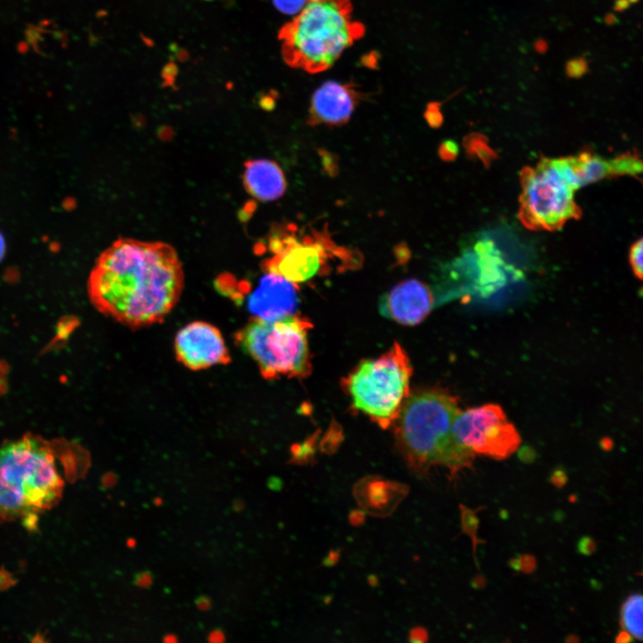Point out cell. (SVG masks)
Returning a JSON list of instances; mask_svg holds the SVG:
<instances>
[{"label": "cell", "mask_w": 643, "mask_h": 643, "mask_svg": "<svg viewBox=\"0 0 643 643\" xmlns=\"http://www.w3.org/2000/svg\"><path fill=\"white\" fill-rule=\"evenodd\" d=\"M623 629L632 638L642 641L643 636V598L642 594H632L623 604Z\"/></svg>", "instance_id": "cell-18"}, {"label": "cell", "mask_w": 643, "mask_h": 643, "mask_svg": "<svg viewBox=\"0 0 643 643\" xmlns=\"http://www.w3.org/2000/svg\"><path fill=\"white\" fill-rule=\"evenodd\" d=\"M510 566L514 568V570L524 571L529 573L532 571L534 567H536V561H534L533 558L524 556L521 558H514L513 560V563H510Z\"/></svg>", "instance_id": "cell-24"}, {"label": "cell", "mask_w": 643, "mask_h": 643, "mask_svg": "<svg viewBox=\"0 0 643 643\" xmlns=\"http://www.w3.org/2000/svg\"><path fill=\"white\" fill-rule=\"evenodd\" d=\"M175 352L177 360L191 371L226 365L232 361L221 331L204 321L191 322L178 331Z\"/></svg>", "instance_id": "cell-10"}, {"label": "cell", "mask_w": 643, "mask_h": 643, "mask_svg": "<svg viewBox=\"0 0 643 643\" xmlns=\"http://www.w3.org/2000/svg\"><path fill=\"white\" fill-rule=\"evenodd\" d=\"M562 168L574 191L603 179L618 176L636 177L642 172V162L634 152H626L614 158L606 159L591 151L560 158Z\"/></svg>", "instance_id": "cell-11"}, {"label": "cell", "mask_w": 643, "mask_h": 643, "mask_svg": "<svg viewBox=\"0 0 643 643\" xmlns=\"http://www.w3.org/2000/svg\"><path fill=\"white\" fill-rule=\"evenodd\" d=\"M88 294L100 313L130 328L161 323L182 296L184 271L167 243L117 240L98 259Z\"/></svg>", "instance_id": "cell-1"}, {"label": "cell", "mask_w": 643, "mask_h": 643, "mask_svg": "<svg viewBox=\"0 0 643 643\" xmlns=\"http://www.w3.org/2000/svg\"><path fill=\"white\" fill-rule=\"evenodd\" d=\"M632 636L630 635H629L627 632H625V631L621 632L620 634L618 635V638H617L618 642H632Z\"/></svg>", "instance_id": "cell-39"}, {"label": "cell", "mask_w": 643, "mask_h": 643, "mask_svg": "<svg viewBox=\"0 0 643 643\" xmlns=\"http://www.w3.org/2000/svg\"><path fill=\"white\" fill-rule=\"evenodd\" d=\"M472 256L476 265L477 285L483 293H492L506 283L505 269L502 252L489 239L479 240L473 248Z\"/></svg>", "instance_id": "cell-17"}, {"label": "cell", "mask_w": 643, "mask_h": 643, "mask_svg": "<svg viewBox=\"0 0 643 643\" xmlns=\"http://www.w3.org/2000/svg\"><path fill=\"white\" fill-rule=\"evenodd\" d=\"M178 69L174 63H169L167 66H165L163 71V78L165 82L172 83V80L175 79V76H177Z\"/></svg>", "instance_id": "cell-32"}, {"label": "cell", "mask_w": 643, "mask_h": 643, "mask_svg": "<svg viewBox=\"0 0 643 643\" xmlns=\"http://www.w3.org/2000/svg\"><path fill=\"white\" fill-rule=\"evenodd\" d=\"M365 33L363 23L353 18L351 0H307L281 29L279 40L288 66L317 74L334 66Z\"/></svg>", "instance_id": "cell-4"}, {"label": "cell", "mask_w": 643, "mask_h": 643, "mask_svg": "<svg viewBox=\"0 0 643 643\" xmlns=\"http://www.w3.org/2000/svg\"><path fill=\"white\" fill-rule=\"evenodd\" d=\"M462 510H463L462 519H463L464 530H466V532H468V533L469 532L470 533H472V536H473L472 531L473 530L476 531V527H477L476 517L475 514H471V511L468 510V509H466V507H465V509H464V507H462Z\"/></svg>", "instance_id": "cell-28"}, {"label": "cell", "mask_w": 643, "mask_h": 643, "mask_svg": "<svg viewBox=\"0 0 643 643\" xmlns=\"http://www.w3.org/2000/svg\"><path fill=\"white\" fill-rule=\"evenodd\" d=\"M195 605L199 610L206 612L211 610L213 603L211 598L202 595L196 598Z\"/></svg>", "instance_id": "cell-33"}, {"label": "cell", "mask_w": 643, "mask_h": 643, "mask_svg": "<svg viewBox=\"0 0 643 643\" xmlns=\"http://www.w3.org/2000/svg\"><path fill=\"white\" fill-rule=\"evenodd\" d=\"M431 288L416 279L397 284L381 297L382 316L404 326H416L424 321L436 306Z\"/></svg>", "instance_id": "cell-12"}, {"label": "cell", "mask_w": 643, "mask_h": 643, "mask_svg": "<svg viewBox=\"0 0 643 643\" xmlns=\"http://www.w3.org/2000/svg\"><path fill=\"white\" fill-rule=\"evenodd\" d=\"M439 107L438 103H433L426 112L425 117L432 127H439L442 124L443 118Z\"/></svg>", "instance_id": "cell-25"}, {"label": "cell", "mask_w": 643, "mask_h": 643, "mask_svg": "<svg viewBox=\"0 0 643 643\" xmlns=\"http://www.w3.org/2000/svg\"><path fill=\"white\" fill-rule=\"evenodd\" d=\"M6 252V242L4 238L1 233H0V261H1L3 257L5 256Z\"/></svg>", "instance_id": "cell-43"}, {"label": "cell", "mask_w": 643, "mask_h": 643, "mask_svg": "<svg viewBox=\"0 0 643 643\" xmlns=\"http://www.w3.org/2000/svg\"><path fill=\"white\" fill-rule=\"evenodd\" d=\"M163 502H164L163 500H162L161 497H155V499L154 500L155 506H157V507H160V506L163 505Z\"/></svg>", "instance_id": "cell-45"}, {"label": "cell", "mask_w": 643, "mask_h": 643, "mask_svg": "<svg viewBox=\"0 0 643 643\" xmlns=\"http://www.w3.org/2000/svg\"><path fill=\"white\" fill-rule=\"evenodd\" d=\"M631 3L628 0H615L614 10L615 12H624L630 8Z\"/></svg>", "instance_id": "cell-36"}, {"label": "cell", "mask_w": 643, "mask_h": 643, "mask_svg": "<svg viewBox=\"0 0 643 643\" xmlns=\"http://www.w3.org/2000/svg\"><path fill=\"white\" fill-rule=\"evenodd\" d=\"M341 556L340 550H331L324 561V566L331 567L336 564Z\"/></svg>", "instance_id": "cell-35"}, {"label": "cell", "mask_w": 643, "mask_h": 643, "mask_svg": "<svg viewBox=\"0 0 643 643\" xmlns=\"http://www.w3.org/2000/svg\"><path fill=\"white\" fill-rule=\"evenodd\" d=\"M534 49H536V52L544 54L549 49V45H548L546 40H538L537 42L534 43Z\"/></svg>", "instance_id": "cell-37"}, {"label": "cell", "mask_w": 643, "mask_h": 643, "mask_svg": "<svg viewBox=\"0 0 643 643\" xmlns=\"http://www.w3.org/2000/svg\"><path fill=\"white\" fill-rule=\"evenodd\" d=\"M310 328L309 321L294 314L275 320L254 317L237 331L235 343L267 380L301 377L310 372Z\"/></svg>", "instance_id": "cell-5"}, {"label": "cell", "mask_w": 643, "mask_h": 643, "mask_svg": "<svg viewBox=\"0 0 643 643\" xmlns=\"http://www.w3.org/2000/svg\"><path fill=\"white\" fill-rule=\"evenodd\" d=\"M206 1H212V0H206Z\"/></svg>", "instance_id": "cell-47"}, {"label": "cell", "mask_w": 643, "mask_h": 643, "mask_svg": "<svg viewBox=\"0 0 643 643\" xmlns=\"http://www.w3.org/2000/svg\"><path fill=\"white\" fill-rule=\"evenodd\" d=\"M297 284L276 273L266 272L249 300L255 318L275 320L293 316L300 303Z\"/></svg>", "instance_id": "cell-14"}, {"label": "cell", "mask_w": 643, "mask_h": 643, "mask_svg": "<svg viewBox=\"0 0 643 643\" xmlns=\"http://www.w3.org/2000/svg\"><path fill=\"white\" fill-rule=\"evenodd\" d=\"M178 641L179 639L177 637V635H175L174 634L165 635L163 637V642L165 643H176L178 642Z\"/></svg>", "instance_id": "cell-42"}, {"label": "cell", "mask_w": 643, "mask_h": 643, "mask_svg": "<svg viewBox=\"0 0 643 643\" xmlns=\"http://www.w3.org/2000/svg\"><path fill=\"white\" fill-rule=\"evenodd\" d=\"M643 240L639 239L631 247L629 253V261L635 275L639 280L642 279L643 273Z\"/></svg>", "instance_id": "cell-20"}, {"label": "cell", "mask_w": 643, "mask_h": 643, "mask_svg": "<svg viewBox=\"0 0 643 643\" xmlns=\"http://www.w3.org/2000/svg\"><path fill=\"white\" fill-rule=\"evenodd\" d=\"M408 487L378 476L365 477L354 489L357 502L374 516H388L407 495Z\"/></svg>", "instance_id": "cell-16"}, {"label": "cell", "mask_w": 643, "mask_h": 643, "mask_svg": "<svg viewBox=\"0 0 643 643\" xmlns=\"http://www.w3.org/2000/svg\"><path fill=\"white\" fill-rule=\"evenodd\" d=\"M519 218L527 229L558 231L570 220H578L582 209L574 201V189L565 175L560 158H543L536 167L520 175Z\"/></svg>", "instance_id": "cell-7"}, {"label": "cell", "mask_w": 643, "mask_h": 643, "mask_svg": "<svg viewBox=\"0 0 643 643\" xmlns=\"http://www.w3.org/2000/svg\"><path fill=\"white\" fill-rule=\"evenodd\" d=\"M273 256L266 259L265 270L295 284L307 282L324 272L335 257L347 261L348 250L334 244L329 235L314 231L299 238L283 233L271 240Z\"/></svg>", "instance_id": "cell-8"}, {"label": "cell", "mask_w": 643, "mask_h": 643, "mask_svg": "<svg viewBox=\"0 0 643 643\" xmlns=\"http://www.w3.org/2000/svg\"><path fill=\"white\" fill-rule=\"evenodd\" d=\"M604 21L608 25H617L619 20L613 13H608V15L605 16Z\"/></svg>", "instance_id": "cell-40"}, {"label": "cell", "mask_w": 643, "mask_h": 643, "mask_svg": "<svg viewBox=\"0 0 643 643\" xmlns=\"http://www.w3.org/2000/svg\"><path fill=\"white\" fill-rule=\"evenodd\" d=\"M464 147L472 158L479 159L488 167L497 158L496 152L490 147L488 140L480 134H470L464 138Z\"/></svg>", "instance_id": "cell-19"}, {"label": "cell", "mask_w": 643, "mask_h": 643, "mask_svg": "<svg viewBox=\"0 0 643 643\" xmlns=\"http://www.w3.org/2000/svg\"><path fill=\"white\" fill-rule=\"evenodd\" d=\"M459 153V145L452 140L443 141L439 148V155L443 160L450 162L454 160Z\"/></svg>", "instance_id": "cell-23"}, {"label": "cell", "mask_w": 643, "mask_h": 643, "mask_svg": "<svg viewBox=\"0 0 643 643\" xmlns=\"http://www.w3.org/2000/svg\"><path fill=\"white\" fill-rule=\"evenodd\" d=\"M267 485H269V487L271 490H279L281 488H282L283 483L282 480L278 478H271L269 479V483H267Z\"/></svg>", "instance_id": "cell-38"}, {"label": "cell", "mask_w": 643, "mask_h": 643, "mask_svg": "<svg viewBox=\"0 0 643 643\" xmlns=\"http://www.w3.org/2000/svg\"><path fill=\"white\" fill-rule=\"evenodd\" d=\"M577 549L579 553L584 555V556H590L596 550V543L591 537L585 536L579 541Z\"/></svg>", "instance_id": "cell-26"}, {"label": "cell", "mask_w": 643, "mask_h": 643, "mask_svg": "<svg viewBox=\"0 0 643 643\" xmlns=\"http://www.w3.org/2000/svg\"><path fill=\"white\" fill-rule=\"evenodd\" d=\"M363 99V94L352 83H324L314 91L311 99L307 123L312 126H341L350 120Z\"/></svg>", "instance_id": "cell-13"}, {"label": "cell", "mask_w": 643, "mask_h": 643, "mask_svg": "<svg viewBox=\"0 0 643 643\" xmlns=\"http://www.w3.org/2000/svg\"><path fill=\"white\" fill-rule=\"evenodd\" d=\"M307 0H273V5L281 13L296 16L302 9Z\"/></svg>", "instance_id": "cell-21"}, {"label": "cell", "mask_w": 643, "mask_h": 643, "mask_svg": "<svg viewBox=\"0 0 643 643\" xmlns=\"http://www.w3.org/2000/svg\"><path fill=\"white\" fill-rule=\"evenodd\" d=\"M127 545H128V547H130V548H131V549H133V548H135L137 546V541L135 539H133V538H131V539L128 540Z\"/></svg>", "instance_id": "cell-44"}, {"label": "cell", "mask_w": 643, "mask_h": 643, "mask_svg": "<svg viewBox=\"0 0 643 643\" xmlns=\"http://www.w3.org/2000/svg\"><path fill=\"white\" fill-rule=\"evenodd\" d=\"M412 367L401 345L381 357L362 362L347 379L354 407L382 429L397 420L411 389Z\"/></svg>", "instance_id": "cell-6"}, {"label": "cell", "mask_w": 643, "mask_h": 643, "mask_svg": "<svg viewBox=\"0 0 643 643\" xmlns=\"http://www.w3.org/2000/svg\"><path fill=\"white\" fill-rule=\"evenodd\" d=\"M460 443L476 454L505 459L519 448L522 440L500 406L485 404L461 411L453 424Z\"/></svg>", "instance_id": "cell-9"}, {"label": "cell", "mask_w": 643, "mask_h": 643, "mask_svg": "<svg viewBox=\"0 0 643 643\" xmlns=\"http://www.w3.org/2000/svg\"><path fill=\"white\" fill-rule=\"evenodd\" d=\"M628 1L630 2L631 4H636V3H638L639 0H628Z\"/></svg>", "instance_id": "cell-46"}, {"label": "cell", "mask_w": 643, "mask_h": 643, "mask_svg": "<svg viewBox=\"0 0 643 643\" xmlns=\"http://www.w3.org/2000/svg\"><path fill=\"white\" fill-rule=\"evenodd\" d=\"M61 458L57 443L32 433L0 446V522L20 521L35 529L40 516L62 497Z\"/></svg>", "instance_id": "cell-2"}, {"label": "cell", "mask_w": 643, "mask_h": 643, "mask_svg": "<svg viewBox=\"0 0 643 643\" xmlns=\"http://www.w3.org/2000/svg\"><path fill=\"white\" fill-rule=\"evenodd\" d=\"M459 401L442 390L409 395L396 423V439L409 466L416 472L441 465L452 475L472 465L475 453L453 433L461 412Z\"/></svg>", "instance_id": "cell-3"}, {"label": "cell", "mask_w": 643, "mask_h": 643, "mask_svg": "<svg viewBox=\"0 0 643 643\" xmlns=\"http://www.w3.org/2000/svg\"><path fill=\"white\" fill-rule=\"evenodd\" d=\"M208 641L211 643H223L226 641V636L221 629H215L209 632Z\"/></svg>", "instance_id": "cell-34"}, {"label": "cell", "mask_w": 643, "mask_h": 643, "mask_svg": "<svg viewBox=\"0 0 643 643\" xmlns=\"http://www.w3.org/2000/svg\"><path fill=\"white\" fill-rule=\"evenodd\" d=\"M550 482L556 487H563L566 485L567 482V473L562 469L555 470L553 476L550 477Z\"/></svg>", "instance_id": "cell-30"}, {"label": "cell", "mask_w": 643, "mask_h": 643, "mask_svg": "<svg viewBox=\"0 0 643 643\" xmlns=\"http://www.w3.org/2000/svg\"><path fill=\"white\" fill-rule=\"evenodd\" d=\"M350 524L353 526H361L365 521V513L360 509L352 510L348 516Z\"/></svg>", "instance_id": "cell-31"}, {"label": "cell", "mask_w": 643, "mask_h": 643, "mask_svg": "<svg viewBox=\"0 0 643 643\" xmlns=\"http://www.w3.org/2000/svg\"><path fill=\"white\" fill-rule=\"evenodd\" d=\"M589 70L587 61L584 59H574L568 61L566 66L567 76L572 79H579L587 73Z\"/></svg>", "instance_id": "cell-22"}, {"label": "cell", "mask_w": 643, "mask_h": 643, "mask_svg": "<svg viewBox=\"0 0 643 643\" xmlns=\"http://www.w3.org/2000/svg\"><path fill=\"white\" fill-rule=\"evenodd\" d=\"M232 507L233 510L236 511V512H242V511L244 510L245 509V504L244 502H242V500H237L235 502H233Z\"/></svg>", "instance_id": "cell-41"}, {"label": "cell", "mask_w": 643, "mask_h": 643, "mask_svg": "<svg viewBox=\"0 0 643 643\" xmlns=\"http://www.w3.org/2000/svg\"><path fill=\"white\" fill-rule=\"evenodd\" d=\"M242 179L246 191L259 201H276L286 191V178L282 168L269 159L247 161Z\"/></svg>", "instance_id": "cell-15"}, {"label": "cell", "mask_w": 643, "mask_h": 643, "mask_svg": "<svg viewBox=\"0 0 643 643\" xmlns=\"http://www.w3.org/2000/svg\"><path fill=\"white\" fill-rule=\"evenodd\" d=\"M409 641L412 642H426L428 641V632L423 627L413 628L409 634Z\"/></svg>", "instance_id": "cell-29"}, {"label": "cell", "mask_w": 643, "mask_h": 643, "mask_svg": "<svg viewBox=\"0 0 643 643\" xmlns=\"http://www.w3.org/2000/svg\"><path fill=\"white\" fill-rule=\"evenodd\" d=\"M154 582V577L150 571L141 572L136 574L134 578V584L141 589H148L152 586Z\"/></svg>", "instance_id": "cell-27"}]
</instances>
